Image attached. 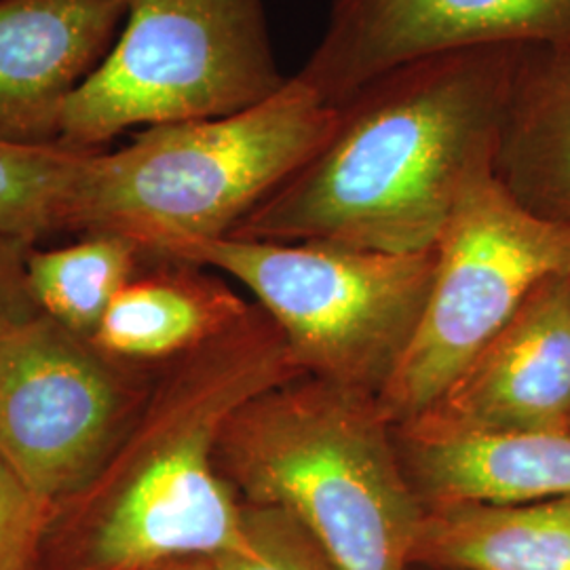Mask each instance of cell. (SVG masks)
I'll return each mask as SVG.
<instances>
[{"mask_svg": "<svg viewBox=\"0 0 570 570\" xmlns=\"http://www.w3.org/2000/svg\"><path fill=\"white\" fill-rule=\"evenodd\" d=\"M560 275H570V225L520 204L494 159L478 165L435 244L419 330L376 397L383 416L397 428L423 412L530 294Z\"/></svg>", "mask_w": 570, "mask_h": 570, "instance_id": "cell-7", "label": "cell"}, {"mask_svg": "<svg viewBox=\"0 0 570 570\" xmlns=\"http://www.w3.org/2000/svg\"><path fill=\"white\" fill-rule=\"evenodd\" d=\"M522 51H450L362 85L326 142L228 237L433 249L469 174L497 155Z\"/></svg>", "mask_w": 570, "mask_h": 570, "instance_id": "cell-1", "label": "cell"}, {"mask_svg": "<svg viewBox=\"0 0 570 570\" xmlns=\"http://www.w3.org/2000/svg\"><path fill=\"white\" fill-rule=\"evenodd\" d=\"M140 570H214L209 558H174Z\"/></svg>", "mask_w": 570, "mask_h": 570, "instance_id": "cell-21", "label": "cell"}, {"mask_svg": "<svg viewBox=\"0 0 570 570\" xmlns=\"http://www.w3.org/2000/svg\"><path fill=\"white\" fill-rule=\"evenodd\" d=\"M104 313L91 343L136 364H164L239 324L252 305L204 266L153 258Z\"/></svg>", "mask_w": 570, "mask_h": 570, "instance_id": "cell-14", "label": "cell"}, {"mask_svg": "<svg viewBox=\"0 0 570 570\" xmlns=\"http://www.w3.org/2000/svg\"><path fill=\"white\" fill-rule=\"evenodd\" d=\"M393 438L423 510L520 505L570 494V433L423 438L393 428Z\"/></svg>", "mask_w": 570, "mask_h": 570, "instance_id": "cell-12", "label": "cell"}, {"mask_svg": "<svg viewBox=\"0 0 570 570\" xmlns=\"http://www.w3.org/2000/svg\"><path fill=\"white\" fill-rule=\"evenodd\" d=\"M216 465L245 505L296 518L341 570H412L423 505L376 395L301 374L239 407Z\"/></svg>", "mask_w": 570, "mask_h": 570, "instance_id": "cell-3", "label": "cell"}, {"mask_svg": "<svg viewBox=\"0 0 570 570\" xmlns=\"http://www.w3.org/2000/svg\"><path fill=\"white\" fill-rule=\"evenodd\" d=\"M146 261L131 239L98 233L56 249L30 247L26 279L41 313L91 341L110 303Z\"/></svg>", "mask_w": 570, "mask_h": 570, "instance_id": "cell-16", "label": "cell"}, {"mask_svg": "<svg viewBox=\"0 0 570 570\" xmlns=\"http://www.w3.org/2000/svg\"><path fill=\"white\" fill-rule=\"evenodd\" d=\"M148 374V372H146ZM41 311L0 332V461L49 510L98 478L155 376Z\"/></svg>", "mask_w": 570, "mask_h": 570, "instance_id": "cell-8", "label": "cell"}, {"mask_svg": "<svg viewBox=\"0 0 570 570\" xmlns=\"http://www.w3.org/2000/svg\"><path fill=\"white\" fill-rule=\"evenodd\" d=\"M412 570H444V569H429V567H412Z\"/></svg>", "mask_w": 570, "mask_h": 570, "instance_id": "cell-23", "label": "cell"}, {"mask_svg": "<svg viewBox=\"0 0 570 570\" xmlns=\"http://www.w3.org/2000/svg\"><path fill=\"white\" fill-rule=\"evenodd\" d=\"M494 174L530 212L570 225V41L524 47Z\"/></svg>", "mask_w": 570, "mask_h": 570, "instance_id": "cell-13", "label": "cell"}, {"mask_svg": "<svg viewBox=\"0 0 570 570\" xmlns=\"http://www.w3.org/2000/svg\"><path fill=\"white\" fill-rule=\"evenodd\" d=\"M412 567L570 570V494L520 505L425 510Z\"/></svg>", "mask_w": 570, "mask_h": 570, "instance_id": "cell-15", "label": "cell"}, {"mask_svg": "<svg viewBox=\"0 0 570 570\" xmlns=\"http://www.w3.org/2000/svg\"><path fill=\"white\" fill-rule=\"evenodd\" d=\"M242 548L212 560L214 570H341L287 511L244 503Z\"/></svg>", "mask_w": 570, "mask_h": 570, "instance_id": "cell-18", "label": "cell"}, {"mask_svg": "<svg viewBox=\"0 0 570 570\" xmlns=\"http://www.w3.org/2000/svg\"><path fill=\"white\" fill-rule=\"evenodd\" d=\"M125 16L127 0H0V144L60 146L66 106Z\"/></svg>", "mask_w": 570, "mask_h": 570, "instance_id": "cell-11", "label": "cell"}, {"mask_svg": "<svg viewBox=\"0 0 570 570\" xmlns=\"http://www.w3.org/2000/svg\"><path fill=\"white\" fill-rule=\"evenodd\" d=\"M37 567H39V551L21 558L13 567H9L7 570H37Z\"/></svg>", "mask_w": 570, "mask_h": 570, "instance_id": "cell-22", "label": "cell"}, {"mask_svg": "<svg viewBox=\"0 0 570 570\" xmlns=\"http://www.w3.org/2000/svg\"><path fill=\"white\" fill-rule=\"evenodd\" d=\"M336 106L296 75L242 112L144 129L119 150L89 153L68 230L121 235L146 258L228 237L326 142Z\"/></svg>", "mask_w": 570, "mask_h": 570, "instance_id": "cell-4", "label": "cell"}, {"mask_svg": "<svg viewBox=\"0 0 570 570\" xmlns=\"http://www.w3.org/2000/svg\"><path fill=\"white\" fill-rule=\"evenodd\" d=\"M301 374L258 305L164 362L98 478L47 529L63 570H140L242 548L244 503L216 465L220 435L252 397Z\"/></svg>", "mask_w": 570, "mask_h": 570, "instance_id": "cell-2", "label": "cell"}, {"mask_svg": "<svg viewBox=\"0 0 570 570\" xmlns=\"http://www.w3.org/2000/svg\"><path fill=\"white\" fill-rule=\"evenodd\" d=\"M233 277L282 330L305 374L381 395L428 306L435 247L414 254L346 245L207 239L167 247Z\"/></svg>", "mask_w": 570, "mask_h": 570, "instance_id": "cell-5", "label": "cell"}, {"mask_svg": "<svg viewBox=\"0 0 570 570\" xmlns=\"http://www.w3.org/2000/svg\"><path fill=\"white\" fill-rule=\"evenodd\" d=\"M400 431L570 433V275L539 285L510 322Z\"/></svg>", "mask_w": 570, "mask_h": 570, "instance_id": "cell-10", "label": "cell"}, {"mask_svg": "<svg viewBox=\"0 0 570 570\" xmlns=\"http://www.w3.org/2000/svg\"><path fill=\"white\" fill-rule=\"evenodd\" d=\"M285 81L265 0H127L115 47L66 106L60 146L102 150L131 127L228 117Z\"/></svg>", "mask_w": 570, "mask_h": 570, "instance_id": "cell-6", "label": "cell"}, {"mask_svg": "<svg viewBox=\"0 0 570 570\" xmlns=\"http://www.w3.org/2000/svg\"><path fill=\"white\" fill-rule=\"evenodd\" d=\"M569 41L570 0H334L324 35L296 77L338 106L407 61Z\"/></svg>", "mask_w": 570, "mask_h": 570, "instance_id": "cell-9", "label": "cell"}, {"mask_svg": "<svg viewBox=\"0 0 570 570\" xmlns=\"http://www.w3.org/2000/svg\"><path fill=\"white\" fill-rule=\"evenodd\" d=\"M51 520L53 511L42 505L0 461V570L41 551Z\"/></svg>", "mask_w": 570, "mask_h": 570, "instance_id": "cell-19", "label": "cell"}, {"mask_svg": "<svg viewBox=\"0 0 570 570\" xmlns=\"http://www.w3.org/2000/svg\"><path fill=\"white\" fill-rule=\"evenodd\" d=\"M30 247L0 233V332L37 313L26 279V254Z\"/></svg>", "mask_w": 570, "mask_h": 570, "instance_id": "cell-20", "label": "cell"}, {"mask_svg": "<svg viewBox=\"0 0 570 570\" xmlns=\"http://www.w3.org/2000/svg\"><path fill=\"white\" fill-rule=\"evenodd\" d=\"M89 153L94 150L0 144V233L32 247L68 230Z\"/></svg>", "mask_w": 570, "mask_h": 570, "instance_id": "cell-17", "label": "cell"}]
</instances>
